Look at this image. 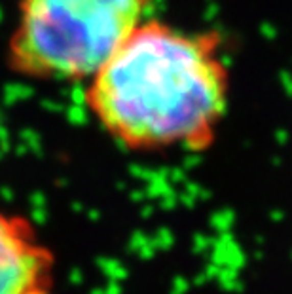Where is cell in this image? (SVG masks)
<instances>
[{"mask_svg":"<svg viewBox=\"0 0 292 294\" xmlns=\"http://www.w3.org/2000/svg\"><path fill=\"white\" fill-rule=\"evenodd\" d=\"M224 47L220 31H184L146 17L86 82L84 105L127 152H205L230 107Z\"/></svg>","mask_w":292,"mask_h":294,"instance_id":"6da1fadb","label":"cell"},{"mask_svg":"<svg viewBox=\"0 0 292 294\" xmlns=\"http://www.w3.org/2000/svg\"><path fill=\"white\" fill-rule=\"evenodd\" d=\"M150 8L152 0H19L6 68L31 82H87Z\"/></svg>","mask_w":292,"mask_h":294,"instance_id":"7a4b0ae2","label":"cell"},{"mask_svg":"<svg viewBox=\"0 0 292 294\" xmlns=\"http://www.w3.org/2000/svg\"><path fill=\"white\" fill-rule=\"evenodd\" d=\"M0 294H59L55 251L29 216L2 209Z\"/></svg>","mask_w":292,"mask_h":294,"instance_id":"3957f363","label":"cell"}]
</instances>
